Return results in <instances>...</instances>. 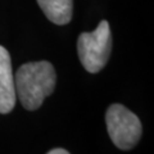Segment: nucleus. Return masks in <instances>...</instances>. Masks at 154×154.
Here are the masks:
<instances>
[{"instance_id":"39448f33","label":"nucleus","mask_w":154,"mask_h":154,"mask_svg":"<svg viewBox=\"0 0 154 154\" xmlns=\"http://www.w3.org/2000/svg\"><path fill=\"white\" fill-rule=\"evenodd\" d=\"M46 18L55 25H67L73 13V0H37Z\"/></svg>"},{"instance_id":"f03ea898","label":"nucleus","mask_w":154,"mask_h":154,"mask_svg":"<svg viewBox=\"0 0 154 154\" xmlns=\"http://www.w3.org/2000/svg\"><path fill=\"white\" fill-rule=\"evenodd\" d=\"M112 50V35L108 21L99 23L93 32H82L77 40V53L84 68L98 73L108 63Z\"/></svg>"},{"instance_id":"7ed1b4c3","label":"nucleus","mask_w":154,"mask_h":154,"mask_svg":"<svg viewBox=\"0 0 154 154\" xmlns=\"http://www.w3.org/2000/svg\"><path fill=\"white\" fill-rule=\"evenodd\" d=\"M105 123L112 141L118 149L130 150L141 137V122L122 104H112L105 113Z\"/></svg>"},{"instance_id":"20e7f679","label":"nucleus","mask_w":154,"mask_h":154,"mask_svg":"<svg viewBox=\"0 0 154 154\" xmlns=\"http://www.w3.org/2000/svg\"><path fill=\"white\" fill-rule=\"evenodd\" d=\"M16 88L12 60L8 50L0 45V113H9L16 105Z\"/></svg>"},{"instance_id":"423d86ee","label":"nucleus","mask_w":154,"mask_h":154,"mask_svg":"<svg viewBox=\"0 0 154 154\" xmlns=\"http://www.w3.org/2000/svg\"><path fill=\"white\" fill-rule=\"evenodd\" d=\"M48 154H69L66 149H62V148H57V149H53Z\"/></svg>"},{"instance_id":"f257e3e1","label":"nucleus","mask_w":154,"mask_h":154,"mask_svg":"<svg viewBox=\"0 0 154 154\" xmlns=\"http://www.w3.org/2000/svg\"><path fill=\"white\" fill-rule=\"evenodd\" d=\"M57 75L50 62H30L21 66L14 77L16 95L23 108L36 110L55 89Z\"/></svg>"}]
</instances>
